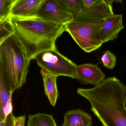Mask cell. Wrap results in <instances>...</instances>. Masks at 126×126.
Instances as JSON below:
<instances>
[{
  "mask_svg": "<svg viewBox=\"0 0 126 126\" xmlns=\"http://www.w3.org/2000/svg\"><path fill=\"white\" fill-rule=\"evenodd\" d=\"M102 126H126V87L116 77H109L91 89L78 88Z\"/></svg>",
  "mask_w": 126,
  "mask_h": 126,
  "instance_id": "cell-1",
  "label": "cell"
},
{
  "mask_svg": "<svg viewBox=\"0 0 126 126\" xmlns=\"http://www.w3.org/2000/svg\"><path fill=\"white\" fill-rule=\"evenodd\" d=\"M15 34L31 60L37 54L47 50H56V42L65 31V26L37 17H12Z\"/></svg>",
  "mask_w": 126,
  "mask_h": 126,
  "instance_id": "cell-2",
  "label": "cell"
},
{
  "mask_svg": "<svg viewBox=\"0 0 126 126\" xmlns=\"http://www.w3.org/2000/svg\"><path fill=\"white\" fill-rule=\"evenodd\" d=\"M31 60L15 34L0 44V77L12 93L26 82Z\"/></svg>",
  "mask_w": 126,
  "mask_h": 126,
  "instance_id": "cell-3",
  "label": "cell"
},
{
  "mask_svg": "<svg viewBox=\"0 0 126 126\" xmlns=\"http://www.w3.org/2000/svg\"><path fill=\"white\" fill-rule=\"evenodd\" d=\"M103 22L73 20L65 26V31L70 34L85 52L91 53L98 49L103 44L101 33Z\"/></svg>",
  "mask_w": 126,
  "mask_h": 126,
  "instance_id": "cell-4",
  "label": "cell"
},
{
  "mask_svg": "<svg viewBox=\"0 0 126 126\" xmlns=\"http://www.w3.org/2000/svg\"><path fill=\"white\" fill-rule=\"evenodd\" d=\"M33 59L36 61L42 69L51 74L76 79L77 65L60 53L57 49L42 51L35 55Z\"/></svg>",
  "mask_w": 126,
  "mask_h": 126,
  "instance_id": "cell-5",
  "label": "cell"
},
{
  "mask_svg": "<svg viewBox=\"0 0 126 126\" xmlns=\"http://www.w3.org/2000/svg\"><path fill=\"white\" fill-rule=\"evenodd\" d=\"M36 17L64 26L74 19L73 14L64 9L57 0H44Z\"/></svg>",
  "mask_w": 126,
  "mask_h": 126,
  "instance_id": "cell-6",
  "label": "cell"
},
{
  "mask_svg": "<svg viewBox=\"0 0 126 126\" xmlns=\"http://www.w3.org/2000/svg\"><path fill=\"white\" fill-rule=\"evenodd\" d=\"M105 75L96 64L87 63L77 65L76 79L84 84L97 86L105 79Z\"/></svg>",
  "mask_w": 126,
  "mask_h": 126,
  "instance_id": "cell-7",
  "label": "cell"
},
{
  "mask_svg": "<svg viewBox=\"0 0 126 126\" xmlns=\"http://www.w3.org/2000/svg\"><path fill=\"white\" fill-rule=\"evenodd\" d=\"M112 7L104 0L98 5L89 9L83 10L82 12L75 16L74 20L84 22L103 21L107 17L113 15Z\"/></svg>",
  "mask_w": 126,
  "mask_h": 126,
  "instance_id": "cell-8",
  "label": "cell"
},
{
  "mask_svg": "<svg viewBox=\"0 0 126 126\" xmlns=\"http://www.w3.org/2000/svg\"><path fill=\"white\" fill-rule=\"evenodd\" d=\"M124 28L122 15L113 14L107 17L104 20L101 31L103 44L117 39L119 33Z\"/></svg>",
  "mask_w": 126,
  "mask_h": 126,
  "instance_id": "cell-9",
  "label": "cell"
},
{
  "mask_svg": "<svg viewBox=\"0 0 126 126\" xmlns=\"http://www.w3.org/2000/svg\"><path fill=\"white\" fill-rule=\"evenodd\" d=\"M43 1L44 0H16L12 9L11 17H36Z\"/></svg>",
  "mask_w": 126,
  "mask_h": 126,
  "instance_id": "cell-10",
  "label": "cell"
},
{
  "mask_svg": "<svg viewBox=\"0 0 126 126\" xmlns=\"http://www.w3.org/2000/svg\"><path fill=\"white\" fill-rule=\"evenodd\" d=\"M62 126H92L93 124L90 115L80 109L67 111Z\"/></svg>",
  "mask_w": 126,
  "mask_h": 126,
  "instance_id": "cell-11",
  "label": "cell"
},
{
  "mask_svg": "<svg viewBox=\"0 0 126 126\" xmlns=\"http://www.w3.org/2000/svg\"><path fill=\"white\" fill-rule=\"evenodd\" d=\"M40 74L43 78L45 93L50 103L55 106L59 96L57 85V76L53 75L41 68Z\"/></svg>",
  "mask_w": 126,
  "mask_h": 126,
  "instance_id": "cell-12",
  "label": "cell"
},
{
  "mask_svg": "<svg viewBox=\"0 0 126 126\" xmlns=\"http://www.w3.org/2000/svg\"><path fill=\"white\" fill-rule=\"evenodd\" d=\"M27 126H57V125L52 115L38 113L29 115Z\"/></svg>",
  "mask_w": 126,
  "mask_h": 126,
  "instance_id": "cell-13",
  "label": "cell"
},
{
  "mask_svg": "<svg viewBox=\"0 0 126 126\" xmlns=\"http://www.w3.org/2000/svg\"><path fill=\"white\" fill-rule=\"evenodd\" d=\"M59 3L74 16H77L83 11L82 0H57Z\"/></svg>",
  "mask_w": 126,
  "mask_h": 126,
  "instance_id": "cell-14",
  "label": "cell"
},
{
  "mask_svg": "<svg viewBox=\"0 0 126 126\" xmlns=\"http://www.w3.org/2000/svg\"><path fill=\"white\" fill-rule=\"evenodd\" d=\"M13 93L3 79L0 77V113L6 104L12 99Z\"/></svg>",
  "mask_w": 126,
  "mask_h": 126,
  "instance_id": "cell-15",
  "label": "cell"
},
{
  "mask_svg": "<svg viewBox=\"0 0 126 126\" xmlns=\"http://www.w3.org/2000/svg\"><path fill=\"white\" fill-rule=\"evenodd\" d=\"M14 34V28L11 17L0 21V44Z\"/></svg>",
  "mask_w": 126,
  "mask_h": 126,
  "instance_id": "cell-16",
  "label": "cell"
},
{
  "mask_svg": "<svg viewBox=\"0 0 126 126\" xmlns=\"http://www.w3.org/2000/svg\"><path fill=\"white\" fill-rule=\"evenodd\" d=\"M16 0H0V21L11 18L12 7Z\"/></svg>",
  "mask_w": 126,
  "mask_h": 126,
  "instance_id": "cell-17",
  "label": "cell"
},
{
  "mask_svg": "<svg viewBox=\"0 0 126 126\" xmlns=\"http://www.w3.org/2000/svg\"><path fill=\"white\" fill-rule=\"evenodd\" d=\"M103 66L108 69H113L116 65V58L114 54L109 51H106L101 58Z\"/></svg>",
  "mask_w": 126,
  "mask_h": 126,
  "instance_id": "cell-18",
  "label": "cell"
},
{
  "mask_svg": "<svg viewBox=\"0 0 126 126\" xmlns=\"http://www.w3.org/2000/svg\"><path fill=\"white\" fill-rule=\"evenodd\" d=\"M102 0H82L83 10L89 9L101 3Z\"/></svg>",
  "mask_w": 126,
  "mask_h": 126,
  "instance_id": "cell-19",
  "label": "cell"
},
{
  "mask_svg": "<svg viewBox=\"0 0 126 126\" xmlns=\"http://www.w3.org/2000/svg\"><path fill=\"white\" fill-rule=\"evenodd\" d=\"M26 116L25 115L14 117V126H25Z\"/></svg>",
  "mask_w": 126,
  "mask_h": 126,
  "instance_id": "cell-20",
  "label": "cell"
},
{
  "mask_svg": "<svg viewBox=\"0 0 126 126\" xmlns=\"http://www.w3.org/2000/svg\"><path fill=\"white\" fill-rule=\"evenodd\" d=\"M13 113H11L7 117L6 122L5 126H14V117Z\"/></svg>",
  "mask_w": 126,
  "mask_h": 126,
  "instance_id": "cell-21",
  "label": "cell"
},
{
  "mask_svg": "<svg viewBox=\"0 0 126 126\" xmlns=\"http://www.w3.org/2000/svg\"><path fill=\"white\" fill-rule=\"evenodd\" d=\"M104 0L107 4L111 6H112L113 3L114 2V0Z\"/></svg>",
  "mask_w": 126,
  "mask_h": 126,
  "instance_id": "cell-22",
  "label": "cell"
},
{
  "mask_svg": "<svg viewBox=\"0 0 126 126\" xmlns=\"http://www.w3.org/2000/svg\"><path fill=\"white\" fill-rule=\"evenodd\" d=\"M6 121H0V126H5Z\"/></svg>",
  "mask_w": 126,
  "mask_h": 126,
  "instance_id": "cell-23",
  "label": "cell"
},
{
  "mask_svg": "<svg viewBox=\"0 0 126 126\" xmlns=\"http://www.w3.org/2000/svg\"><path fill=\"white\" fill-rule=\"evenodd\" d=\"M114 1L115 2H119L120 3H122V0H114Z\"/></svg>",
  "mask_w": 126,
  "mask_h": 126,
  "instance_id": "cell-24",
  "label": "cell"
}]
</instances>
